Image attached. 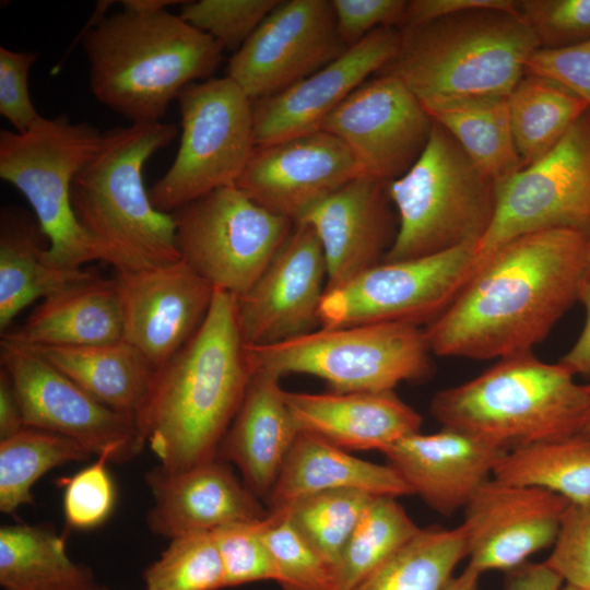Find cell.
Listing matches in <instances>:
<instances>
[{
	"mask_svg": "<svg viewBox=\"0 0 590 590\" xmlns=\"http://www.w3.org/2000/svg\"><path fill=\"white\" fill-rule=\"evenodd\" d=\"M284 399L300 432L344 450L382 452L421 432L422 416L394 391L290 392Z\"/></svg>",
	"mask_w": 590,
	"mask_h": 590,
	"instance_id": "cell-25",
	"label": "cell"
},
{
	"mask_svg": "<svg viewBox=\"0 0 590 590\" xmlns=\"http://www.w3.org/2000/svg\"><path fill=\"white\" fill-rule=\"evenodd\" d=\"M586 282H590V238L588 240V250H587Z\"/></svg>",
	"mask_w": 590,
	"mask_h": 590,
	"instance_id": "cell-56",
	"label": "cell"
},
{
	"mask_svg": "<svg viewBox=\"0 0 590 590\" xmlns=\"http://www.w3.org/2000/svg\"><path fill=\"white\" fill-rule=\"evenodd\" d=\"M0 362L26 427L68 437L108 462H127L144 447L135 420L102 404L32 349L1 338Z\"/></svg>",
	"mask_w": 590,
	"mask_h": 590,
	"instance_id": "cell-14",
	"label": "cell"
},
{
	"mask_svg": "<svg viewBox=\"0 0 590 590\" xmlns=\"http://www.w3.org/2000/svg\"><path fill=\"white\" fill-rule=\"evenodd\" d=\"M497 191V182L433 120L428 142L417 161L388 184L398 231L384 261L477 246L494 221Z\"/></svg>",
	"mask_w": 590,
	"mask_h": 590,
	"instance_id": "cell-7",
	"label": "cell"
},
{
	"mask_svg": "<svg viewBox=\"0 0 590 590\" xmlns=\"http://www.w3.org/2000/svg\"><path fill=\"white\" fill-rule=\"evenodd\" d=\"M145 590H219L225 588L222 559L212 531L182 534L143 573Z\"/></svg>",
	"mask_w": 590,
	"mask_h": 590,
	"instance_id": "cell-39",
	"label": "cell"
},
{
	"mask_svg": "<svg viewBox=\"0 0 590 590\" xmlns=\"http://www.w3.org/2000/svg\"><path fill=\"white\" fill-rule=\"evenodd\" d=\"M176 125L162 121L115 127L81 167L71 204L99 260L117 273L137 272L181 260L172 213L157 210L143 184L148 160L170 144Z\"/></svg>",
	"mask_w": 590,
	"mask_h": 590,
	"instance_id": "cell-4",
	"label": "cell"
},
{
	"mask_svg": "<svg viewBox=\"0 0 590 590\" xmlns=\"http://www.w3.org/2000/svg\"><path fill=\"white\" fill-rule=\"evenodd\" d=\"M477 9L518 12L517 1L514 0H411L406 1L400 28Z\"/></svg>",
	"mask_w": 590,
	"mask_h": 590,
	"instance_id": "cell-49",
	"label": "cell"
},
{
	"mask_svg": "<svg viewBox=\"0 0 590 590\" xmlns=\"http://www.w3.org/2000/svg\"><path fill=\"white\" fill-rule=\"evenodd\" d=\"M346 49L331 0H281L234 52L227 76L256 101L304 80Z\"/></svg>",
	"mask_w": 590,
	"mask_h": 590,
	"instance_id": "cell-15",
	"label": "cell"
},
{
	"mask_svg": "<svg viewBox=\"0 0 590 590\" xmlns=\"http://www.w3.org/2000/svg\"><path fill=\"white\" fill-rule=\"evenodd\" d=\"M545 564L566 586L590 590V500L568 505Z\"/></svg>",
	"mask_w": 590,
	"mask_h": 590,
	"instance_id": "cell-45",
	"label": "cell"
},
{
	"mask_svg": "<svg viewBox=\"0 0 590 590\" xmlns=\"http://www.w3.org/2000/svg\"><path fill=\"white\" fill-rule=\"evenodd\" d=\"M186 1L178 0H125L122 7L135 10H165L169 5L184 4Z\"/></svg>",
	"mask_w": 590,
	"mask_h": 590,
	"instance_id": "cell-54",
	"label": "cell"
},
{
	"mask_svg": "<svg viewBox=\"0 0 590 590\" xmlns=\"http://www.w3.org/2000/svg\"><path fill=\"white\" fill-rule=\"evenodd\" d=\"M264 535L282 590H337L335 568L296 531L284 510L269 511Z\"/></svg>",
	"mask_w": 590,
	"mask_h": 590,
	"instance_id": "cell-40",
	"label": "cell"
},
{
	"mask_svg": "<svg viewBox=\"0 0 590 590\" xmlns=\"http://www.w3.org/2000/svg\"><path fill=\"white\" fill-rule=\"evenodd\" d=\"M399 40V28H378L311 75L274 95L252 101L256 145L319 131L353 91L393 58Z\"/></svg>",
	"mask_w": 590,
	"mask_h": 590,
	"instance_id": "cell-21",
	"label": "cell"
},
{
	"mask_svg": "<svg viewBox=\"0 0 590 590\" xmlns=\"http://www.w3.org/2000/svg\"><path fill=\"white\" fill-rule=\"evenodd\" d=\"M93 590H108L107 588H104V587H101V586H97L95 587Z\"/></svg>",
	"mask_w": 590,
	"mask_h": 590,
	"instance_id": "cell-57",
	"label": "cell"
},
{
	"mask_svg": "<svg viewBox=\"0 0 590 590\" xmlns=\"http://www.w3.org/2000/svg\"><path fill=\"white\" fill-rule=\"evenodd\" d=\"M37 55L0 47V114L19 133L26 132L40 117L28 91V73Z\"/></svg>",
	"mask_w": 590,
	"mask_h": 590,
	"instance_id": "cell-46",
	"label": "cell"
},
{
	"mask_svg": "<svg viewBox=\"0 0 590 590\" xmlns=\"http://www.w3.org/2000/svg\"><path fill=\"white\" fill-rule=\"evenodd\" d=\"M563 579L545 562H526L506 571L505 590H559Z\"/></svg>",
	"mask_w": 590,
	"mask_h": 590,
	"instance_id": "cell-50",
	"label": "cell"
},
{
	"mask_svg": "<svg viewBox=\"0 0 590 590\" xmlns=\"http://www.w3.org/2000/svg\"><path fill=\"white\" fill-rule=\"evenodd\" d=\"M281 0H199L181 4L179 15L236 52Z\"/></svg>",
	"mask_w": 590,
	"mask_h": 590,
	"instance_id": "cell-42",
	"label": "cell"
},
{
	"mask_svg": "<svg viewBox=\"0 0 590 590\" xmlns=\"http://www.w3.org/2000/svg\"><path fill=\"white\" fill-rule=\"evenodd\" d=\"M564 590H579V589H576V588H573V587H569V586H565Z\"/></svg>",
	"mask_w": 590,
	"mask_h": 590,
	"instance_id": "cell-58",
	"label": "cell"
},
{
	"mask_svg": "<svg viewBox=\"0 0 590 590\" xmlns=\"http://www.w3.org/2000/svg\"><path fill=\"white\" fill-rule=\"evenodd\" d=\"M92 455L76 441L47 430L26 427L0 440V509L14 512L33 502L32 487L51 469Z\"/></svg>",
	"mask_w": 590,
	"mask_h": 590,
	"instance_id": "cell-36",
	"label": "cell"
},
{
	"mask_svg": "<svg viewBox=\"0 0 590 590\" xmlns=\"http://www.w3.org/2000/svg\"><path fill=\"white\" fill-rule=\"evenodd\" d=\"M107 3L82 33L91 92L131 123L158 122L184 87L210 79L224 48L167 9L106 16Z\"/></svg>",
	"mask_w": 590,
	"mask_h": 590,
	"instance_id": "cell-3",
	"label": "cell"
},
{
	"mask_svg": "<svg viewBox=\"0 0 590 590\" xmlns=\"http://www.w3.org/2000/svg\"><path fill=\"white\" fill-rule=\"evenodd\" d=\"M477 263L476 245L382 261L324 294L320 327L396 322L425 328L451 304Z\"/></svg>",
	"mask_w": 590,
	"mask_h": 590,
	"instance_id": "cell-12",
	"label": "cell"
},
{
	"mask_svg": "<svg viewBox=\"0 0 590 590\" xmlns=\"http://www.w3.org/2000/svg\"><path fill=\"white\" fill-rule=\"evenodd\" d=\"M364 172L349 148L323 130L256 145L236 182L247 197L294 223Z\"/></svg>",
	"mask_w": 590,
	"mask_h": 590,
	"instance_id": "cell-19",
	"label": "cell"
},
{
	"mask_svg": "<svg viewBox=\"0 0 590 590\" xmlns=\"http://www.w3.org/2000/svg\"><path fill=\"white\" fill-rule=\"evenodd\" d=\"M253 370L280 378L304 374L322 379L331 392L393 391L432 373L424 328L405 323L320 327L269 345L247 346Z\"/></svg>",
	"mask_w": 590,
	"mask_h": 590,
	"instance_id": "cell-8",
	"label": "cell"
},
{
	"mask_svg": "<svg viewBox=\"0 0 590 590\" xmlns=\"http://www.w3.org/2000/svg\"><path fill=\"white\" fill-rule=\"evenodd\" d=\"M177 99L180 144L172 166L149 190L152 204L165 213L236 186L256 148L252 101L227 75L190 83Z\"/></svg>",
	"mask_w": 590,
	"mask_h": 590,
	"instance_id": "cell-10",
	"label": "cell"
},
{
	"mask_svg": "<svg viewBox=\"0 0 590 590\" xmlns=\"http://www.w3.org/2000/svg\"><path fill=\"white\" fill-rule=\"evenodd\" d=\"M267 517L212 531L224 568L225 588L263 580L276 582L278 569L264 535Z\"/></svg>",
	"mask_w": 590,
	"mask_h": 590,
	"instance_id": "cell-41",
	"label": "cell"
},
{
	"mask_svg": "<svg viewBox=\"0 0 590 590\" xmlns=\"http://www.w3.org/2000/svg\"><path fill=\"white\" fill-rule=\"evenodd\" d=\"M25 346H85L123 340L115 279L95 276L49 296L2 337Z\"/></svg>",
	"mask_w": 590,
	"mask_h": 590,
	"instance_id": "cell-28",
	"label": "cell"
},
{
	"mask_svg": "<svg viewBox=\"0 0 590 590\" xmlns=\"http://www.w3.org/2000/svg\"><path fill=\"white\" fill-rule=\"evenodd\" d=\"M421 529L396 497L374 496L343 550L337 590H351Z\"/></svg>",
	"mask_w": 590,
	"mask_h": 590,
	"instance_id": "cell-37",
	"label": "cell"
},
{
	"mask_svg": "<svg viewBox=\"0 0 590 590\" xmlns=\"http://www.w3.org/2000/svg\"><path fill=\"white\" fill-rule=\"evenodd\" d=\"M517 8L540 48H565L590 40V0H520Z\"/></svg>",
	"mask_w": 590,
	"mask_h": 590,
	"instance_id": "cell-43",
	"label": "cell"
},
{
	"mask_svg": "<svg viewBox=\"0 0 590 590\" xmlns=\"http://www.w3.org/2000/svg\"><path fill=\"white\" fill-rule=\"evenodd\" d=\"M548 229L590 238V109L548 153L498 185L495 217L476 246L477 257Z\"/></svg>",
	"mask_w": 590,
	"mask_h": 590,
	"instance_id": "cell-13",
	"label": "cell"
},
{
	"mask_svg": "<svg viewBox=\"0 0 590 590\" xmlns=\"http://www.w3.org/2000/svg\"><path fill=\"white\" fill-rule=\"evenodd\" d=\"M497 186L523 168L516 148L508 97H479L423 105Z\"/></svg>",
	"mask_w": 590,
	"mask_h": 590,
	"instance_id": "cell-32",
	"label": "cell"
},
{
	"mask_svg": "<svg viewBox=\"0 0 590 590\" xmlns=\"http://www.w3.org/2000/svg\"><path fill=\"white\" fill-rule=\"evenodd\" d=\"M26 428L23 412L8 373L0 370V440Z\"/></svg>",
	"mask_w": 590,
	"mask_h": 590,
	"instance_id": "cell-52",
	"label": "cell"
},
{
	"mask_svg": "<svg viewBox=\"0 0 590 590\" xmlns=\"http://www.w3.org/2000/svg\"><path fill=\"white\" fill-rule=\"evenodd\" d=\"M280 377L253 370L243 402L226 430L217 458L233 462L245 485L268 499L300 429L284 399Z\"/></svg>",
	"mask_w": 590,
	"mask_h": 590,
	"instance_id": "cell-26",
	"label": "cell"
},
{
	"mask_svg": "<svg viewBox=\"0 0 590 590\" xmlns=\"http://www.w3.org/2000/svg\"><path fill=\"white\" fill-rule=\"evenodd\" d=\"M506 450L457 429L409 435L381 453L387 464L430 509L450 517L463 510L491 477Z\"/></svg>",
	"mask_w": 590,
	"mask_h": 590,
	"instance_id": "cell-23",
	"label": "cell"
},
{
	"mask_svg": "<svg viewBox=\"0 0 590 590\" xmlns=\"http://www.w3.org/2000/svg\"><path fill=\"white\" fill-rule=\"evenodd\" d=\"M0 585L4 590H93L92 570L67 554L63 535L48 524L0 529Z\"/></svg>",
	"mask_w": 590,
	"mask_h": 590,
	"instance_id": "cell-31",
	"label": "cell"
},
{
	"mask_svg": "<svg viewBox=\"0 0 590 590\" xmlns=\"http://www.w3.org/2000/svg\"><path fill=\"white\" fill-rule=\"evenodd\" d=\"M108 460H97L68 479L63 494V512L70 528L86 530L101 526L110 516L116 500Z\"/></svg>",
	"mask_w": 590,
	"mask_h": 590,
	"instance_id": "cell-44",
	"label": "cell"
},
{
	"mask_svg": "<svg viewBox=\"0 0 590 590\" xmlns=\"http://www.w3.org/2000/svg\"><path fill=\"white\" fill-rule=\"evenodd\" d=\"M38 222L15 208H5L0 220V330L37 299H45L97 276L93 271L49 263L39 245Z\"/></svg>",
	"mask_w": 590,
	"mask_h": 590,
	"instance_id": "cell-30",
	"label": "cell"
},
{
	"mask_svg": "<svg viewBox=\"0 0 590 590\" xmlns=\"http://www.w3.org/2000/svg\"><path fill=\"white\" fill-rule=\"evenodd\" d=\"M578 302L583 306L585 323L576 342L559 363L575 376L590 377V282L583 284Z\"/></svg>",
	"mask_w": 590,
	"mask_h": 590,
	"instance_id": "cell-51",
	"label": "cell"
},
{
	"mask_svg": "<svg viewBox=\"0 0 590 590\" xmlns=\"http://www.w3.org/2000/svg\"><path fill=\"white\" fill-rule=\"evenodd\" d=\"M145 481L153 497L148 526L153 534L169 540L269 514L219 458L177 472L156 467Z\"/></svg>",
	"mask_w": 590,
	"mask_h": 590,
	"instance_id": "cell-24",
	"label": "cell"
},
{
	"mask_svg": "<svg viewBox=\"0 0 590 590\" xmlns=\"http://www.w3.org/2000/svg\"><path fill=\"white\" fill-rule=\"evenodd\" d=\"M493 477L555 493L569 503L590 500V439L581 434L506 451Z\"/></svg>",
	"mask_w": 590,
	"mask_h": 590,
	"instance_id": "cell-34",
	"label": "cell"
},
{
	"mask_svg": "<svg viewBox=\"0 0 590 590\" xmlns=\"http://www.w3.org/2000/svg\"><path fill=\"white\" fill-rule=\"evenodd\" d=\"M433 119L397 76L379 73L353 91L323 121L367 176L391 181L405 174L424 151Z\"/></svg>",
	"mask_w": 590,
	"mask_h": 590,
	"instance_id": "cell-16",
	"label": "cell"
},
{
	"mask_svg": "<svg viewBox=\"0 0 590 590\" xmlns=\"http://www.w3.org/2000/svg\"><path fill=\"white\" fill-rule=\"evenodd\" d=\"M25 346V345H24ZM107 408L138 421L155 368L125 340L85 346H27Z\"/></svg>",
	"mask_w": 590,
	"mask_h": 590,
	"instance_id": "cell-29",
	"label": "cell"
},
{
	"mask_svg": "<svg viewBox=\"0 0 590 590\" xmlns=\"http://www.w3.org/2000/svg\"><path fill=\"white\" fill-rule=\"evenodd\" d=\"M388 184L361 176L298 221L310 225L320 240L327 264L326 293L384 261L398 231Z\"/></svg>",
	"mask_w": 590,
	"mask_h": 590,
	"instance_id": "cell-22",
	"label": "cell"
},
{
	"mask_svg": "<svg viewBox=\"0 0 590 590\" xmlns=\"http://www.w3.org/2000/svg\"><path fill=\"white\" fill-rule=\"evenodd\" d=\"M184 260L215 290L238 296L258 280L294 227L236 186L172 212Z\"/></svg>",
	"mask_w": 590,
	"mask_h": 590,
	"instance_id": "cell-11",
	"label": "cell"
},
{
	"mask_svg": "<svg viewBox=\"0 0 590 590\" xmlns=\"http://www.w3.org/2000/svg\"><path fill=\"white\" fill-rule=\"evenodd\" d=\"M481 575L476 569L467 565L462 573L451 579L445 590H480Z\"/></svg>",
	"mask_w": 590,
	"mask_h": 590,
	"instance_id": "cell-53",
	"label": "cell"
},
{
	"mask_svg": "<svg viewBox=\"0 0 590 590\" xmlns=\"http://www.w3.org/2000/svg\"><path fill=\"white\" fill-rule=\"evenodd\" d=\"M342 488L396 498L412 495L387 463L359 459L347 450L300 432L267 499L268 511L283 510L304 497Z\"/></svg>",
	"mask_w": 590,
	"mask_h": 590,
	"instance_id": "cell-27",
	"label": "cell"
},
{
	"mask_svg": "<svg viewBox=\"0 0 590 590\" xmlns=\"http://www.w3.org/2000/svg\"><path fill=\"white\" fill-rule=\"evenodd\" d=\"M526 72L560 84L590 109V40L565 48H538L529 57Z\"/></svg>",
	"mask_w": 590,
	"mask_h": 590,
	"instance_id": "cell-48",
	"label": "cell"
},
{
	"mask_svg": "<svg viewBox=\"0 0 590 590\" xmlns=\"http://www.w3.org/2000/svg\"><path fill=\"white\" fill-rule=\"evenodd\" d=\"M378 72L400 79L422 105L508 97L540 45L519 12L477 9L399 30Z\"/></svg>",
	"mask_w": 590,
	"mask_h": 590,
	"instance_id": "cell-5",
	"label": "cell"
},
{
	"mask_svg": "<svg viewBox=\"0 0 590 590\" xmlns=\"http://www.w3.org/2000/svg\"><path fill=\"white\" fill-rule=\"evenodd\" d=\"M373 495L333 489L298 499L283 509L291 524L335 570L343 550Z\"/></svg>",
	"mask_w": 590,
	"mask_h": 590,
	"instance_id": "cell-38",
	"label": "cell"
},
{
	"mask_svg": "<svg viewBox=\"0 0 590 590\" xmlns=\"http://www.w3.org/2000/svg\"><path fill=\"white\" fill-rule=\"evenodd\" d=\"M326 286L320 240L310 225L297 222L258 280L236 296L245 344H274L320 328Z\"/></svg>",
	"mask_w": 590,
	"mask_h": 590,
	"instance_id": "cell-17",
	"label": "cell"
},
{
	"mask_svg": "<svg viewBox=\"0 0 590 590\" xmlns=\"http://www.w3.org/2000/svg\"><path fill=\"white\" fill-rule=\"evenodd\" d=\"M517 151L529 166L548 153L589 106L560 84L524 73L508 96Z\"/></svg>",
	"mask_w": 590,
	"mask_h": 590,
	"instance_id": "cell-33",
	"label": "cell"
},
{
	"mask_svg": "<svg viewBox=\"0 0 590 590\" xmlns=\"http://www.w3.org/2000/svg\"><path fill=\"white\" fill-rule=\"evenodd\" d=\"M252 374L236 296L215 290L202 324L155 370L137 421L158 467L177 472L217 458Z\"/></svg>",
	"mask_w": 590,
	"mask_h": 590,
	"instance_id": "cell-2",
	"label": "cell"
},
{
	"mask_svg": "<svg viewBox=\"0 0 590 590\" xmlns=\"http://www.w3.org/2000/svg\"><path fill=\"white\" fill-rule=\"evenodd\" d=\"M588 240L574 231H539L479 259L456 298L424 328L432 353L471 359L531 353L579 300Z\"/></svg>",
	"mask_w": 590,
	"mask_h": 590,
	"instance_id": "cell-1",
	"label": "cell"
},
{
	"mask_svg": "<svg viewBox=\"0 0 590 590\" xmlns=\"http://www.w3.org/2000/svg\"><path fill=\"white\" fill-rule=\"evenodd\" d=\"M562 363L524 353L498 359L479 376L438 391L430 413L506 451L579 434L590 410L588 384Z\"/></svg>",
	"mask_w": 590,
	"mask_h": 590,
	"instance_id": "cell-6",
	"label": "cell"
},
{
	"mask_svg": "<svg viewBox=\"0 0 590 590\" xmlns=\"http://www.w3.org/2000/svg\"><path fill=\"white\" fill-rule=\"evenodd\" d=\"M339 37L346 48L382 27L400 28L405 0H331Z\"/></svg>",
	"mask_w": 590,
	"mask_h": 590,
	"instance_id": "cell-47",
	"label": "cell"
},
{
	"mask_svg": "<svg viewBox=\"0 0 590 590\" xmlns=\"http://www.w3.org/2000/svg\"><path fill=\"white\" fill-rule=\"evenodd\" d=\"M103 133L67 115L39 119L24 133L0 130V177L23 193L48 239L45 259L79 269L99 260L71 204L74 176L99 146Z\"/></svg>",
	"mask_w": 590,
	"mask_h": 590,
	"instance_id": "cell-9",
	"label": "cell"
},
{
	"mask_svg": "<svg viewBox=\"0 0 590 590\" xmlns=\"http://www.w3.org/2000/svg\"><path fill=\"white\" fill-rule=\"evenodd\" d=\"M123 340L155 369L169 361L206 317L215 288L184 260L117 273Z\"/></svg>",
	"mask_w": 590,
	"mask_h": 590,
	"instance_id": "cell-20",
	"label": "cell"
},
{
	"mask_svg": "<svg viewBox=\"0 0 590 590\" xmlns=\"http://www.w3.org/2000/svg\"><path fill=\"white\" fill-rule=\"evenodd\" d=\"M570 503L550 491L487 480L463 508L468 565L509 571L553 546Z\"/></svg>",
	"mask_w": 590,
	"mask_h": 590,
	"instance_id": "cell-18",
	"label": "cell"
},
{
	"mask_svg": "<svg viewBox=\"0 0 590 590\" xmlns=\"http://www.w3.org/2000/svg\"><path fill=\"white\" fill-rule=\"evenodd\" d=\"M588 387H589V391H590V382L588 384ZM586 437H588L590 439V410H589V414L587 416V420H586V423L581 429V432L579 433Z\"/></svg>",
	"mask_w": 590,
	"mask_h": 590,
	"instance_id": "cell-55",
	"label": "cell"
},
{
	"mask_svg": "<svg viewBox=\"0 0 590 590\" xmlns=\"http://www.w3.org/2000/svg\"><path fill=\"white\" fill-rule=\"evenodd\" d=\"M467 556L460 526L421 529L351 590H445Z\"/></svg>",
	"mask_w": 590,
	"mask_h": 590,
	"instance_id": "cell-35",
	"label": "cell"
}]
</instances>
